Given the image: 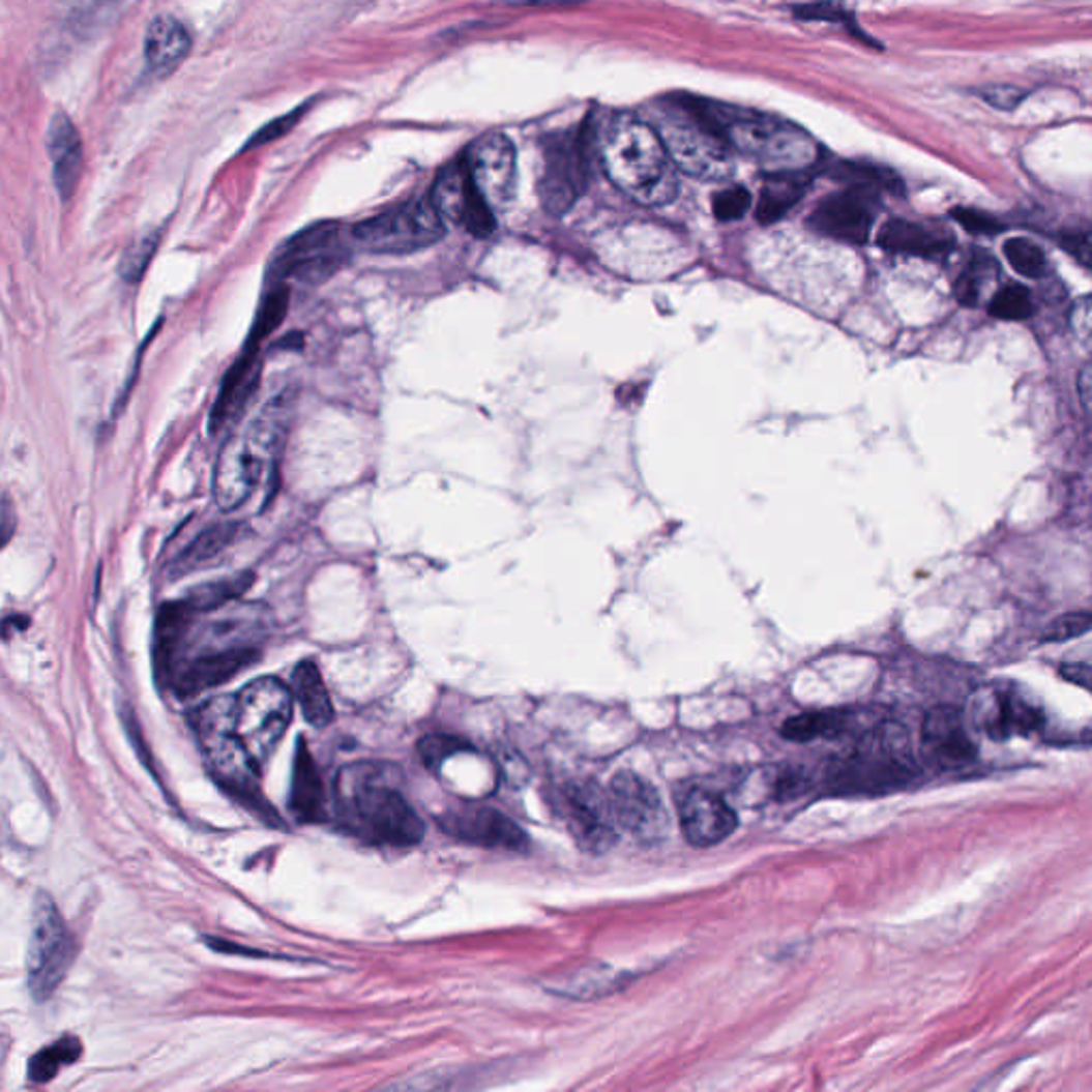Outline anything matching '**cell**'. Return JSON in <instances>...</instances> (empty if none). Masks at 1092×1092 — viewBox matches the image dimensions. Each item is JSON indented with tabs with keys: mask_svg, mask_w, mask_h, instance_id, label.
I'll return each mask as SVG.
<instances>
[{
	"mask_svg": "<svg viewBox=\"0 0 1092 1092\" xmlns=\"http://www.w3.org/2000/svg\"><path fill=\"white\" fill-rule=\"evenodd\" d=\"M979 289H981V282L977 277L975 267H971L954 282V297L958 303L971 307V305H977L979 301Z\"/></svg>",
	"mask_w": 1092,
	"mask_h": 1092,
	"instance_id": "f6af8a7d",
	"label": "cell"
},
{
	"mask_svg": "<svg viewBox=\"0 0 1092 1092\" xmlns=\"http://www.w3.org/2000/svg\"><path fill=\"white\" fill-rule=\"evenodd\" d=\"M350 243V231L337 223L312 225L285 243L273 263V271L279 277L325 279L348 261Z\"/></svg>",
	"mask_w": 1092,
	"mask_h": 1092,
	"instance_id": "7c38bea8",
	"label": "cell"
},
{
	"mask_svg": "<svg viewBox=\"0 0 1092 1092\" xmlns=\"http://www.w3.org/2000/svg\"><path fill=\"white\" fill-rule=\"evenodd\" d=\"M609 802L617 828L653 845L668 832V814L657 790L631 770L617 772L609 786Z\"/></svg>",
	"mask_w": 1092,
	"mask_h": 1092,
	"instance_id": "5bb4252c",
	"label": "cell"
},
{
	"mask_svg": "<svg viewBox=\"0 0 1092 1092\" xmlns=\"http://www.w3.org/2000/svg\"><path fill=\"white\" fill-rule=\"evenodd\" d=\"M293 698L299 702V709L307 724L314 728H325L333 719V704L325 681L321 677L319 666L314 661H301L291 681Z\"/></svg>",
	"mask_w": 1092,
	"mask_h": 1092,
	"instance_id": "83f0119b",
	"label": "cell"
},
{
	"mask_svg": "<svg viewBox=\"0 0 1092 1092\" xmlns=\"http://www.w3.org/2000/svg\"><path fill=\"white\" fill-rule=\"evenodd\" d=\"M190 724L214 779L243 804L259 811L265 822H273V808L259 788L261 768L245 754L233 730V698L220 696L201 704L190 715Z\"/></svg>",
	"mask_w": 1092,
	"mask_h": 1092,
	"instance_id": "52a82bcc",
	"label": "cell"
},
{
	"mask_svg": "<svg viewBox=\"0 0 1092 1092\" xmlns=\"http://www.w3.org/2000/svg\"><path fill=\"white\" fill-rule=\"evenodd\" d=\"M751 207V195L743 186H730L713 195V214L721 223L743 218Z\"/></svg>",
	"mask_w": 1092,
	"mask_h": 1092,
	"instance_id": "74e56055",
	"label": "cell"
},
{
	"mask_svg": "<svg viewBox=\"0 0 1092 1092\" xmlns=\"http://www.w3.org/2000/svg\"><path fill=\"white\" fill-rule=\"evenodd\" d=\"M80 1054L82 1043L78 1037H60L56 1043L39 1050L32 1056L28 1063V1078L37 1084L50 1082L62 1067L73 1065L80 1059Z\"/></svg>",
	"mask_w": 1092,
	"mask_h": 1092,
	"instance_id": "d6a6232c",
	"label": "cell"
},
{
	"mask_svg": "<svg viewBox=\"0 0 1092 1092\" xmlns=\"http://www.w3.org/2000/svg\"><path fill=\"white\" fill-rule=\"evenodd\" d=\"M297 118H301V112L289 114V116H285V118H277V120H275L273 124H269L267 128H263V130H261L259 135H257V139L253 141V146H259V144H267V141H271V139L279 137L282 132H287V130H289V128H291V126H293V124L297 122Z\"/></svg>",
	"mask_w": 1092,
	"mask_h": 1092,
	"instance_id": "c3c4849f",
	"label": "cell"
},
{
	"mask_svg": "<svg viewBox=\"0 0 1092 1092\" xmlns=\"http://www.w3.org/2000/svg\"><path fill=\"white\" fill-rule=\"evenodd\" d=\"M589 184L585 137L555 135L544 148V171L538 184L540 201L553 216H561L581 199Z\"/></svg>",
	"mask_w": 1092,
	"mask_h": 1092,
	"instance_id": "4fadbf2b",
	"label": "cell"
},
{
	"mask_svg": "<svg viewBox=\"0 0 1092 1092\" xmlns=\"http://www.w3.org/2000/svg\"><path fill=\"white\" fill-rule=\"evenodd\" d=\"M239 534L241 525L237 523H218L207 527L205 532H201L178 557H175V561L171 563L173 577H182L207 566V563H214L239 540Z\"/></svg>",
	"mask_w": 1092,
	"mask_h": 1092,
	"instance_id": "4316f807",
	"label": "cell"
},
{
	"mask_svg": "<svg viewBox=\"0 0 1092 1092\" xmlns=\"http://www.w3.org/2000/svg\"><path fill=\"white\" fill-rule=\"evenodd\" d=\"M76 958V941L70 937L56 903L37 894L32 909V928L28 941V991L34 1001H48Z\"/></svg>",
	"mask_w": 1092,
	"mask_h": 1092,
	"instance_id": "8fae6325",
	"label": "cell"
},
{
	"mask_svg": "<svg viewBox=\"0 0 1092 1092\" xmlns=\"http://www.w3.org/2000/svg\"><path fill=\"white\" fill-rule=\"evenodd\" d=\"M877 243L886 253L939 259L954 250V237L943 229H933L922 223H911L903 218L888 220L877 235Z\"/></svg>",
	"mask_w": 1092,
	"mask_h": 1092,
	"instance_id": "cb8c5ba5",
	"label": "cell"
},
{
	"mask_svg": "<svg viewBox=\"0 0 1092 1092\" xmlns=\"http://www.w3.org/2000/svg\"><path fill=\"white\" fill-rule=\"evenodd\" d=\"M836 178L850 182L854 188H862L868 193L875 190H890L901 193V180L888 169H879L875 165H858V163H845L834 173Z\"/></svg>",
	"mask_w": 1092,
	"mask_h": 1092,
	"instance_id": "836d02e7",
	"label": "cell"
},
{
	"mask_svg": "<svg viewBox=\"0 0 1092 1092\" xmlns=\"http://www.w3.org/2000/svg\"><path fill=\"white\" fill-rule=\"evenodd\" d=\"M289 422V402L277 397L227 440L214 470V500L223 512L237 510L273 466Z\"/></svg>",
	"mask_w": 1092,
	"mask_h": 1092,
	"instance_id": "277c9868",
	"label": "cell"
},
{
	"mask_svg": "<svg viewBox=\"0 0 1092 1092\" xmlns=\"http://www.w3.org/2000/svg\"><path fill=\"white\" fill-rule=\"evenodd\" d=\"M158 243H160V231H148L144 235H139L128 245L124 257L120 259V275L126 285H137V282L144 277L152 257L158 250Z\"/></svg>",
	"mask_w": 1092,
	"mask_h": 1092,
	"instance_id": "e575fe53",
	"label": "cell"
},
{
	"mask_svg": "<svg viewBox=\"0 0 1092 1092\" xmlns=\"http://www.w3.org/2000/svg\"><path fill=\"white\" fill-rule=\"evenodd\" d=\"M289 806L293 816L305 824L323 822L327 818V792L303 738H299L293 760Z\"/></svg>",
	"mask_w": 1092,
	"mask_h": 1092,
	"instance_id": "d4e9b609",
	"label": "cell"
},
{
	"mask_svg": "<svg viewBox=\"0 0 1092 1092\" xmlns=\"http://www.w3.org/2000/svg\"><path fill=\"white\" fill-rule=\"evenodd\" d=\"M796 16L800 20H822V22H850L852 16L845 11L840 5L834 3H811L796 9Z\"/></svg>",
	"mask_w": 1092,
	"mask_h": 1092,
	"instance_id": "7bdbcfd3",
	"label": "cell"
},
{
	"mask_svg": "<svg viewBox=\"0 0 1092 1092\" xmlns=\"http://www.w3.org/2000/svg\"><path fill=\"white\" fill-rule=\"evenodd\" d=\"M918 774L907 730L877 724L862 732L854 749L830 770V786L845 794H879L903 788Z\"/></svg>",
	"mask_w": 1092,
	"mask_h": 1092,
	"instance_id": "ba28073f",
	"label": "cell"
},
{
	"mask_svg": "<svg viewBox=\"0 0 1092 1092\" xmlns=\"http://www.w3.org/2000/svg\"><path fill=\"white\" fill-rule=\"evenodd\" d=\"M873 223V193L854 186L826 197L808 216L816 233L845 243H866Z\"/></svg>",
	"mask_w": 1092,
	"mask_h": 1092,
	"instance_id": "44dd1931",
	"label": "cell"
},
{
	"mask_svg": "<svg viewBox=\"0 0 1092 1092\" xmlns=\"http://www.w3.org/2000/svg\"><path fill=\"white\" fill-rule=\"evenodd\" d=\"M1061 243L1063 248L1075 257V261L1082 265V267H1090V261H1092V245H1090V233L1088 231H1073V233H1067L1061 237Z\"/></svg>",
	"mask_w": 1092,
	"mask_h": 1092,
	"instance_id": "ee69618b",
	"label": "cell"
},
{
	"mask_svg": "<svg viewBox=\"0 0 1092 1092\" xmlns=\"http://www.w3.org/2000/svg\"><path fill=\"white\" fill-rule=\"evenodd\" d=\"M971 724L995 741L1029 736L1043 728V711L1009 687L988 685L971 696Z\"/></svg>",
	"mask_w": 1092,
	"mask_h": 1092,
	"instance_id": "9a60e30c",
	"label": "cell"
},
{
	"mask_svg": "<svg viewBox=\"0 0 1092 1092\" xmlns=\"http://www.w3.org/2000/svg\"><path fill=\"white\" fill-rule=\"evenodd\" d=\"M1003 253H1005V259L1009 261V265L1020 275L1037 279V277H1041L1045 273V265H1047L1045 253L1031 239H1025V237L1007 239L1005 245H1003Z\"/></svg>",
	"mask_w": 1092,
	"mask_h": 1092,
	"instance_id": "8d00e7d4",
	"label": "cell"
},
{
	"mask_svg": "<svg viewBox=\"0 0 1092 1092\" xmlns=\"http://www.w3.org/2000/svg\"><path fill=\"white\" fill-rule=\"evenodd\" d=\"M600 158L611 182L643 205H666L679 193L675 163L655 128L637 116L617 114L607 122Z\"/></svg>",
	"mask_w": 1092,
	"mask_h": 1092,
	"instance_id": "3957f363",
	"label": "cell"
},
{
	"mask_svg": "<svg viewBox=\"0 0 1092 1092\" xmlns=\"http://www.w3.org/2000/svg\"><path fill=\"white\" fill-rule=\"evenodd\" d=\"M335 804L348 832L380 848H412L425 834V824L384 766H344L335 779Z\"/></svg>",
	"mask_w": 1092,
	"mask_h": 1092,
	"instance_id": "7a4b0ae2",
	"label": "cell"
},
{
	"mask_svg": "<svg viewBox=\"0 0 1092 1092\" xmlns=\"http://www.w3.org/2000/svg\"><path fill=\"white\" fill-rule=\"evenodd\" d=\"M563 820L585 852L602 854L617 843V824L609 794L595 784L568 786L561 796Z\"/></svg>",
	"mask_w": 1092,
	"mask_h": 1092,
	"instance_id": "ac0fdd59",
	"label": "cell"
},
{
	"mask_svg": "<svg viewBox=\"0 0 1092 1092\" xmlns=\"http://www.w3.org/2000/svg\"><path fill=\"white\" fill-rule=\"evenodd\" d=\"M1061 675H1063V679H1067L1069 683L1080 685L1082 689H1088V685H1090V666L1086 661H1082V663H1065L1061 668Z\"/></svg>",
	"mask_w": 1092,
	"mask_h": 1092,
	"instance_id": "f907efd6",
	"label": "cell"
},
{
	"mask_svg": "<svg viewBox=\"0 0 1092 1092\" xmlns=\"http://www.w3.org/2000/svg\"><path fill=\"white\" fill-rule=\"evenodd\" d=\"M806 790V779L796 770H786L781 777L774 784V794L781 800H790L800 796Z\"/></svg>",
	"mask_w": 1092,
	"mask_h": 1092,
	"instance_id": "7dc6e473",
	"label": "cell"
},
{
	"mask_svg": "<svg viewBox=\"0 0 1092 1092\" xmlns=\"http://www.w3.org/2000/svg\"><path fill=\"white\" fill-rule=\"evenodd\" d=\"M661 144L677 169L704 182L728 180L734 171V150L702 114L698 96L675 94L657 105L653 122Z\"/></svg>",
	"mask_w": 1092,
	"mask_h": 1092,
	"instance_id": "8992f818",
	"label": "cell"
},
{
	"mask_svg": "<svg viewBox=\"0 0 1092 1092\" xmlns=\"http://www.w3.org/2000/svg\"><path fill=\"white\" fill-rule=\"evenodd\" d=\"M802 173L804 171L770 173V178L764 184L758 207H756V218L762 225L779 223L798 205V201L802 199L806 190V180L802 178Z\"/></svg>",
	"mask_w": 1092,
	"mask_h": 1092,
	"instance_id": "f1b7e54d",
	"label": "cell"
},
{
	"mask_svg": "<svg viewBox=\"0 0 1092 1092\" xmlns=\"http://www.w3.org/2000/svg\"><path fill=\"white\" fill-rule=\"evenodd\" d=\"M1092 367L1086 363L1080 372V378H1078V391H1080V400H1082V406L1084 410H1088L1090 406V386H1092Z\"/></svg>",
	"mask_w": 1092,
	"mask_h": 1092,
	"instance_id": "f5cc1de1",
	"label": "cell"
},
{
	"mask_svg": "<svg viewBox=\"0 0 1092 1092\" xmlns=\"http://www.w3.org/2000/svg\"><path fill=\"white\" fill-rule=\"evenodd\" d=\"M1071 325L1078 335L1088 340L1090 335V297H1084L1071 312Z\"/></svg>",
	"mask_w": 1092,
	"mask_h": 1092,
	"instance_id": "681fc988",
	"label": "cell"
},
{
	"mask_svg": "<svg viewBox=\"0 0 1092 1092\" xmlns=\"http://www.w3.org/2000/svg\"><path fill=\"white\" fill-rule=\"evenodd\" d=\"M502 3L514 7H568L579 0H502Z\"/></svg>",
	"mask_w": 1092,
	"mask_h": 1092,
	"instance_id": "816d5d0a",
	"label": "cell"
},
{
	"mask_svg": "<svg viewBox=\"0 0 1092 1092\" xmlns=\"http://www.w3.org/2000/svg\"><path fill=\"white\" fill-rule=\"evenodd\" d=\"M16 527H18V514H16V506L11 502V498H0V551H3L13 534H16Z\"/></svg>",
	"mask_w": 1092,
	"mask_h": 1092,
	"instance_id": "bcb514c9",
	"label": "cell"
},
{
	"mask_svg": "<svg viewBox=\"0 0 1092 1092\" xmlns=\"http://www.w3.org/2000/svg\"><path fill=\"white\" fill-rule=\"evenodd\" d=\"M132 0H84L68 16V28L78 39H94L130 7Z\"/></svg>",
	"mask_w": 1092,
	"mask_h": 1092,
	"instance_id": "4dcf8cb0",
	"label": "cell"
},
{
	"mask_svg": "<svg viewBox=\"0 0 1092 1092\" xmlns=\"http://www.w3.org/2000/svg\"><path fill=\"white\" fill-rule=\"evenodd\" d=\"M464 165L493 211L512 203L517 195V152L506 135H484L474 141Z\"/></svg>",
	"mask_w": 1092,
	"mask_h": 1092,
	"instance_id": "2e32d148",
	"label": "cell"
},
{
	"mask_svg": "<svg viewBox=\"0 0 1092 1092\" xmlns=\"http://www.w3.org/2000/svg\"><path fill=\"white\" fill-rule=\"evenodd\" d=\"M862 719L854 711H816L802 713L788 719L781 728L784 738L796 743L818 741V738H836L852 732Z\"/></svg>",
	"mask_w": 1092,
	"mask_h": 1092,
	"instance_id": "f546056e",
	"label": "cell"
},
{
	"mask_svg": "<svg viewBox=\"0 0 1092 1092\" xmlns=\"http://www.w3.org/2000/svg\"><path fill=\"white\" fill-rule=\"evenodd\" d=\"M1088 629H1090L1088 613H1067L1047 625L1041 641L1043 643H1065V641L1084 637Z\"/></svg>",
	"mask_w": 1092,
	"mask_h": 1092,
	"instance_id": "ab89813d",
	"label": "cell"
},
{
	"mask_svg": "<svg viewBox=\"0 0 1092 1092\" xmlns=\"http://www.w3.org/2000/svg\"><path fill=\"white\" fill-rule=\"evenodd\" d=\"M48 152L54 167V184L62 201L76 195L84 171L82 137L66 114H56L48 128Z\"/></svg>",
	"mask_w": 1092,
	"mask_h": 1092,
	"instance_id": "603a6c76",
	"label": "cell"
},
{
	"mask_svg": "<svg viewBox=\"0 0 1092 1092\" xmlns=\"http://www.w3.org/2000/svg\"><path fill=\"white\" fill-rule=\"evenodd\" d=\"M259 639V621L248 615H214L193 611L184 600L169 602L156 617V677L182 698L199 696L257 661Z\"/></svg>",
	"mask_w": 1092,
	"mask_h": 1092,
	"instance_id": "6da1fadb",
	"label": "cell"
},
{
	"mask_svg": "<svg viewBox=\"0 0 1092 1092\" xmlns=\"http://www.w3.org/2000/svg\"><path fill=\"white\" fill-rule=\"evenodd\" d=\"M430 199L444 223L476 237H486L496 229V214L476 190L464 163H454L438 175Z\"/></svg>",
	"mask_w": 1092,
	"mask_h": 1092,
	"instance_id": "e0dca14e",
	"label": "cell"
},
{
	"mask_svg": "<svg viewBox=\"0 0 1092 1092\" xmlns=\"http://www.w3.org/2000/svg\"><path fill=\"white\" fill-rule=\"evenodd\" d=\"M193 41L186 26L171 16L156 18L146 32V64L150 73L165 78L178 68L190 54Z\"/></svg>",
	"mask_w": 1092,
	"mask_h": 1092,
	"instance_id": "484cf974",
	"label": "cell"
},
{
	"mask_svg": "<svg viewBox=\"0 0 1092 1092\" xmlns=\"http://www.w3.org/2000/svg\"><path fill=\"white\" fill-rule=\"evenodd\" d=\"M698 102L734 152L751 156L770 173L804 171L820 158L816 141L786 120L702 96H698Z\"/></svg>",
	"mask_w": 1092,
	"mask_h": 1092,
	"instance_id": "5b68a950",
	"label": "cell"
},
{
	"mask_svg": "<svg viewBox=\"0 0 1092 1092\" xmlns=\"http://www.w3.org/2000/svg\"><path fill=\"white\" fill-rule=\"evenodd\" d=\"M677 811L685 838L693 848H713L736 830V814L715 792L687 786L677 794Z\"/></svg>",
	"mask_w": 1092,
	"mask_h": 1092,
	"instance_id": "ffe728a7",
	"label": "cell"
},
{
	"mask_svg": "<svg viewBox=\"0 0 1092 1092\" xmlns=\"http://www.w3.org/2000/svg\"><path fill=\"white\" fill-rule=\"evenodd\" d=\"M952 218L973 235H999L1005 229V225L999 218H995L993 214H985V211L981 209H973V207L952 209Z\"/></svg>",
	"mask_w": 1092,
	"mask_h": 1092,
	"instance_id": "60d3db41",
	"label": "cell"
},
{
	"mask_svg": "<svg viewBox=\"0 0 1092 1092\" xmlns=\"http://www.w3.org/2000/svg\"><path fill=\"white\" fill-rule=\"evenodd\" d=\"M979 96L988 105H993V108L1013 110L1025 100L1027 92L1015 86H985L983 90H979Z\"/></svg>",
	"mask_w": 1092,
	"mask_h": 1092,
	"instance_id": "b9f144b4",
	"label": "cell"
},
{
	"mask_svg": "<svg viewBox=\"0 0 1092 1092\" xmlns=\"http://www.w3.org/2000/svg\"><path fill=\"white\" fill-rule=\"evenodd\" d=\"M418 751H420L422 762H425L432 768H438L446 758H450L454 754H462V751H470V745L466 741H462V738H456V736L436 734V736L422 738L420 745H418Z\"/></svg>",
	"mask_w": 1092,
	"mask_h": 1092,
	"instance_id": "f35d334b",
	"label": "cell"
},
{
	"mask_svg": "<svg viewBox=\"0 0 1092 1092\" xmlns=\"http://www.w3.org/2000/svg\"><path fill=\"white\" fill-rule=\"evenodd\" d=\"M988 309L999 321H1027L1035 312V301L1027 287L1007 285L993 297Z\"/></svg>",
	"mask_w": 1092,
	"mask_h": 1092,
	"instance_id": "d590c367",
	"label": "cell"
},
{
	"mask_svg": "<svg viewBox=\"0 0 1092 1092\" xmlns=\"http://www.w3.org/2000/svg\"><path fill=\"white\" fill-rule=\"evenodd\" d=\"M446 233L432 199H414L350 229L352 243L374 255H408L430 248Z\"/></svg>",
	"mask_w": 1092,
	"mask_h": 1092,
	"instance_id": "30bf717a",
	"label": "cell"
},
{
	"mask_svg": "<svg viewBox=\"0 0 1092 1092\" xmlns=\"http://www.w3.org/2000/svg\"><path fill=\"white\" fill-rule=\"evenodd\" d=\"M293 691L273 677L245 685L233 698V730L241 747L261 768L275 751L293 719Z\"/></svg>",
	"mask_w": 1092,
	"mask_h": 1092,
	"instance_id": "9c48e42d",
	"label": "cell"
},
{
	"mask_svg": "<svg viewBox=\"0 0 1092 1092\" xmlns=\"http://www.w3.org/2000/svg\"><path fill=\"white\" fill-rule=\"evenodd\" d=\"M250 585H253V574L243 572V574H235V577L203 583V585L190 589L182 597V600L193 611H214V609L229 607L231 602H235L237 597L245 589H248Z\"/></svg>",
	"mask_w": 1092,
	"mask_h": 1092,
	"instance_id": "1f68e13d",
	"label": "cell"
},
{
	"mask_svg": "<svg viewBox=\"0 0 1092 1092\" xmlns=\"http://www.w3.org/2000/svg\"><path fill=\"white\" fill-rule=\"evenodd\" d=\"M440 826L450 836L478 845V848L506 852L527 850L525 832L510 818L491 806L464 804L456 808H448L440 818Z\"/></svg>",
	"mask_w": 1092,
	"mask_h": 1092,
	"instance_id": "d6986e66",
	"label": "cell"
},
{
	"mask_svg": "<svg viewBox=\"0 0 1092 1092\" xmlns=\"http://www.w3.org/2000/svg\"><path fill=\"white\" fill-rule=\"evenodd\" d=\"M922 749L926 760L943 770L971 764L977 751L963 715L952 707H935L926 713L922 724Z\"/></svg>",
	"mask_w": 1092,
	"mask_h": 1092,
	"instance_id": "7402d4cb",
	"label": "cell"
}]
</instances>
